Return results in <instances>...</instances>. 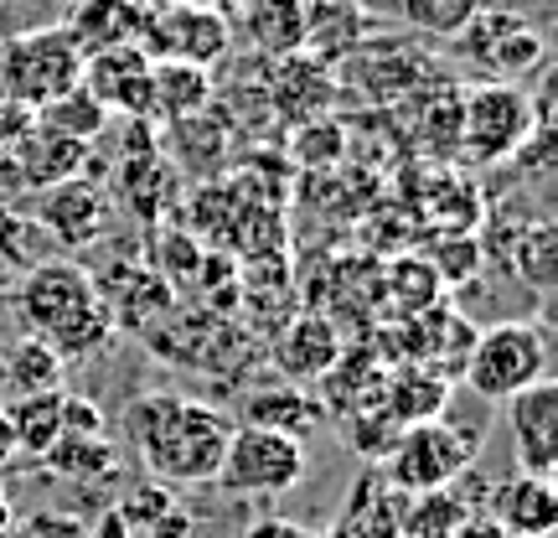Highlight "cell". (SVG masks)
Listing matches in <instances>:
<instances>
[{"label": "cell", "mask_w": 558, "mask_h": 538, "mask_svg": "<svg viewBox=\"0 0 558 538\" xmlns=\"http://www.w3.org/2000/svg\"><path fill=\"white\" fill-rule=\"evenodd\" d=\"M0 415H5L11 435H16V451L41 456V451L58 440L62 394H26V399H5V404H0Z\"/></svg>", "instance_id": "4316f807"}, {"label": "cell", "mask_w": 558, "mask_h": 538, "mask_svg": "<svg viewBox=\"0 0 558 538\" xmlns=\"http://www.w3.org/2000/svg\"><path fill=\"white\" fill-rule=\"evenodd\" d=\"M471 456H476L471 435H460L450 419H418V425H403L399 435L388 440L378 477L388 492L424 498L439 487H456L471 471Z\"/></svg>", "instance_id": "277c9868"}, {"label": "cell", "mask_w": 558, "mask_h": 538, "mask_svg": "<svg viewBox=\"0 0 558 538\" xmlns=\"http://www.w3.org/2000/svg\"><path fill=\"white\" fill-rule=\"evenodd\" d=\"M68 5H73V0H68Z\"/></svg>", "instance_id": "60d3db41"}, {"label": "cell", "mask_w": 558, "mask_h": 538, "mask_svg": "<svg viewBox=\"0 0 558 538\" xmlns=\"http://www.w3.org/2000/svg\"><path fill=\"white\" fill-rule=\"evenodd\" d=\"M341 332L337 321H326L320 311H300L295 321H284L275 332V347H269V358H275L279 379L284 383H320L331 368L341 362Z\"/></svg>", "instance_id": "7c38bea8"}, {"label": "cell", "mask_w": 558, "mask_h": 538, "mask_svg": "<svg viewBox=\"0 0 558 538\" xmlns=\"http://www.w3.org/2000/svg\"><path fill=\"white\" fill-rule=\"evenodd\" d=\"M316 538H399V507H393V492L383 487V477H362L357 498L341 507V518Z\"/></svg>", "instance_id": "cb8c5ba5"}, {"label": "cell", "mask_w": 558, "mask_h": 538, "mask_svg": "<svg viewBox=\"0 0 558 538\" xmlns=\"http://www.w3.org/2000/svg\"><path fill=\"white\" fill-rule=\"evenodd\" d=\"M445 399H450V383H445V373L424 368V362L399 368V373H388V379H383V409L393 415V425H399V430H403V425H418V419H439Z\"/></svg>", "instance_id": "7402d4cb"}, {"label": "cell", "mask_w": 558, "mask_h": 538, "mask_svg": "<svg viewBox=\"0 0 558 538\" xmlns=\"http://www.w3.org/2000/svg\"><path fill=\"white\" fill-rule=\"evenodd\" d=\"M295 156H300V160H326V156H341V124H331V120L295 124Z\"/></svg>", "instance_id": "1f68e13d"}, {"label": "cell", "mask_w": 558, "mask_h": 538, "mask_svg": "<svg viewBox=\"0 0 558 538\" xmlns=\"http://www.w3.org/2000/svg\"><path fill=\"white\" fill-rule=\"evenodd\" d=\"M32 124H37V130H47V135L73 140V145H94V140L104 135L109 115H104V104L78 83V88H68L62 99L41 104L37 115H32Z\"/></svg>", "instance_id": "d4e9b609"}, {"label": "cell", "mask_w": 558, "mask_h": 538, "mask_svg": "<svg viewBox=\"0 0 558 538\" xmlns=\"http://www.w3.org/2000/svg\"><path fill=\"white\" fill-rule=\"evenodd\" d=\"M269 79H275L269 83V104H275L279 120H290V124L320 120V115L331 109V99H337V73H331L326 62H316L311 52L279 58Z\"/></svg>", "instance_id": "9a60e30c"}, {"label": "cell", "mask_w": 558, "mask_h": 538, "mask_svg": "<svg viewBox=\"0 0 558 538\" xmlns=\"http://www.w3.org/2000/svg\"><path fill=\"white\" fill-rule=\"evenodd\" d=\"M320 409L305 388L295 383H284V388H264V394H248L243 404V425H254V430H275V435H290V440H305L311 430L320 425Z\"/></svg>", "instance_id": "603a6c76"}, {"label": "cell", "mask_w": 558, "mask_h": 538, "mask_svg": "<svg viewBox=\"0 0 558 538\" xmlns=\"http://www.w3.org/2000/svg\"><path fill=\"white\" fill-rule=\"evenodd\" d=\"M228 21H233V41H248V47L269 62L305 52L300 0H248V5H239Z\"/></svg>", "instance_id": "e0dca14e"}, {"label": "cell", "mask_w": 558, "mask_h": 538, "mask_svg": "<svg viewBox=\"0 0 558 538\" xmlns=\"http://www.w3.org/2000/svg\"><path fill=\"white\" fill-rule=\"evenodd\" d=\"M471 518L476 513L450 487H439V492H424L409 502V513H399V538H460V528Z\"/></svg>", "instance_id": "83f0119b"}, {"label": "cell", "mask_w": 558, "mask_h": 538, "mask_svg": "<svg viewBox=\"0 0 558 538\" xmlns=\"http://www.w3.org/2000/svg\"><path fill=\"white\" fill-rule=\"evenodd\" d=\"M403 21L414 32H429V37H456L465 21L481 11V0H399Z\"/></svg>", "instance_id": "4dcf8cb0"}, {"label": "cell", "mask_w": 558, "mask_h": 538, "mask_svg": "<svg viewBox=\"0 0 558 538\" xmlns=\"http://www.w3.org/2000/svg\"><path fill=\"white\" fill-rule=\"evenodd\" d=\"M243 538H316V534H311L305 523H295V518H259Z\"/></svg>", "instance_id": "836d02e7"}, {"label": "cell", "mask_w": 558, "mask_h": 538, "mask_svg": "<svg viewBox=\"0 0 558 538\" xmlns=\"http://www.w3.org/2000/svg\"><path fill=\"white\" fill-rule=\"evenodd\" d=\"M456 37H460V52L476 58L497 83H522L543 62V52H548L538 32L518 11H501V5H481Z\"/></svg>", "instance_id": "9c48e42d"}, {"label": "cell", "mask_w": 558, "mask_h": 538, "mask_svg": "<svg viewBox=\"0 0 558 538\" xmlns=\"http://www.w3.org/2000/svg\"><path fill=\"white\" fill-rule=\"evenodd\" d=\"M218 11H239V5H248V0H213Z\"/></svg>", "instance_id": "f35d334b"}, {"label": "cell", "mask_w": 558, "mask_h": 538, "mask_svg": "<svg viewBox=\"0 0 558 538\" xmlns=\"http://www.w3.org/2000/svg\"><path fill=\"white\" fill-rule=\"evenodd\" d=\"M507 430L518 445V471L533 477H554L558 466V383L538 379L507 399Z\"/></svg>", "instance_id": "8fae6325"}, {"label": "cell", "mask_w": 558, "mask_h": 538, "mask_svg": "<svg viewBox=\"0 0 558 538\" xmlns=\"http://www.w3.org/2000/svg\"><path fill=\"white\" fill-rule=\"evenodd\" d=\"M150 73H156V62L145 58L140 47H109V52L83 58L78 83L104 104V115L150 124Z\"/></svg>", "instance_id": "30bf717a"}, {"label": "cell", "mask_w": 558, "mask_h": 538, "mask_svg": "<svg viewBox=\"0 0 558 538\" xmlns=\"http://www.w3.org/2000/svg\"><path fill=\"white\" fill-rule=\"evenodd\" d=\"M460 538H512V534H507V528H497V523H492V518H471V523H465V528H460Z\"/></svg>", "instance_id": "e575fe53"}, {"label": "cell", "mask_w": 558, "mask_h": 538, "mask_svg": "<svg viewBox=\"0 0 558 538\" xmlns=\"http://www.w3.org/2000/svg\"><path fill=\"white\" fill-rule=\"evenodd\" d=\"M388 285H399V290H388V306L399 311V321H414V316H424V311H435V300H439L435 260H399L393 275H388Z\"/></svg>", "instance_id": "f546056e"}, {"label": "cell", "mask_w": 558, "mask_h": 538, "mask_svg": "<svg viewBox=\"0 0 558 538\" xmlns=\"http://www.w3.org/2000/svg\"><path fill=\"white\" fill-rule=\"evenodd\" d=\"M213 104V68L192 62H156L150 73V124H186Z\"/></svg>", "instance_id": "d6986e66"}, {"label": "cell", "mask_w": 558, "mask_h": 538, "mask_svg": "<svg viewBox=\"0 0 558 538\" xmlns=\"http://www.w3.org/2000/svg\"><path fill=\"white\" fill-rule=\"evenodd\" d=\"M465 383L486 404H507L512 394L548 379V337L538 321H497L465 347Z\"/></svg>", "instance_id": "5b68a950"}, {"label": "cell", "mask_w": 558, "mask_h": 538, "mask_svg": "<svg viewBox=\"0 0 558 538\" xmlns=\"http://www.w3.org/2000/svg\"><path fill=\"white\" fill-rule=\"evenodd\" d=\"M486 518L507 528L512 538H548L558 528V492L554 477H533V471H512L492 487Z\"/></svg>", "instance_id": "5bb4252c"}, {"label": "cell", "mask_w": 558, "mask_h": 538, "mask_svg": "<svg viewBox=\"0 0 558 538\" xmlns=\"http://www.w3.org/2000/svg\"><path fill=\"white\" fill-rule=\"evenodd\" d=\"M145 11H156V5H171V0H140ZM197 5H213V0H197Z\"/></svg>", "instance_id": "74e56055"}, {"label": "cell", "mask_w": 558, "mask_h": 538, "mask_svg": "<svg viewBox=\"0 0 558 538\" xmlns=\"http://www.w3.org/2000/svg\"><path fill=\"white\" fill-rule=\"evenodd\" d=\"M124 435L160 481L207 487V481H218L233 425L213 404L186 399V394H145L124 409Z\"/></svg>", "instance_id": "6da1fadb"}, {"label": "cell", "mask_w": 558, "mask_h": 538, "mask_svg": "<svg viewBox=\"0 0 558 538\" xmlns=\"http://www.w3.org/2000/svg\"><path fill=\"white\" fill-rule=\"evenodd\" d=\"M83 79V52L68 26H32L0 47V104L37 115L41 104L62 99Z\"/></svg>", "instance_id": "3957f363"}, {"label": "cell", "mask_w": 558, "mask_h": 538, "mask_svg": "<svg viewBox=\"0 0 558 538\" xmlns=\"http://www.w3.org/2000/svg\"><path fill=\"white\" fill-rule=\"evenodd\" d=\"M233 47V21L218 5H197V0H171L145 11V32H140V52L150 62H192V68H213L228 58Z\"/></svg>", "instance_id": "ba28073f"}, {"label": "cell", "mask_w": 558, "mask_h": 538, "mask_svg": "<svg viewBox=\"0 0 558 538\" xmlns=\"http://www.w3.org/2000/svg\"><path fill=\"white\" fill-rule=\"evenodd\" d=\"M120 198H124V207H130L135 218H156L160 207H166V198H171V166H166V160H156V156L124 160Z\"/></svg>", "instance_id": "f1b7e54d"}, {"label": "cell", "mask_w": 558, "mask_h": 538, "mask_svg": "<svg viewBox=\"0 0 558 538\" xmlns=\"http://www.w3.org/2000/svg\"><path fill=\"white\" fill-rule=\"evenodd\" d=\"M16 166H26L21 177H26V187H58V181L78 177L83 166H88V145H73V140L62 135H47V130H37V124H26L16 135Z\"/></svg>", "instance_id": "44dd1931"}, {"label": "cell", "mask_w": 558, "mask_h": 538, "mask_svg": "<svg viewBox=\"0 0 558 538\" xmlns=\"http://www.w3.org/2000/svg\"><path fill=\"white\" fill-rule=\"evenodd\" d=\"M305 440L275 435V430H254V425H233L228 451L218 466V487L228 498L259 502V498H284L305 481Z\"/></svg>", "instance_id": "8992f818"}, {"label": "cell", "mask_w": 558, "mask_h": 538, "mask_svg": "<svg viewBox=\"0 0 558 538\" xmlns=\"http://www.w3.org/2000/svg\"><path fill=\"white\" fill-rule=\"evenodd\" d=\"M300 16H305V52L326 68H337L367 37L362 0H300Z\"/></svg>", "instance_id": "ac0fdd59"}, {"label": "cell", "mask_w": 558, "mask_h": 538, "mask_svg": "<svg viewBox=\"0 0 558 538\" xmlns=\"http://www.w3.org/2000/svg\"><path fill=\"white\" fill-rule=\"evenodd\" d=\"M11 528H16V507H11L5 487H0V538H11Z\"/></svg>", "instance_id": "8d00e7d4"}, {"label": "cell", "mask_w": 558, "mask_h": 538, "mask_svg": "<svg viewBox=\"0 0 558 538\" xmlns=\"http://www.w3.org/2000/svg\"><path fill=\"white\" fill-rule=\"evenodd\" d=\"M41 461L58 471V477H73V481H99L114 471V440L104 430H88V435H58Z\"/></svg>", "instance_id": "484cf974"}, {"label": "cell", "mask_w": 558, "mask_h": 538, "mask_svg": "<svg viewBox=\"0 0 558 538\" xmlns=\"http://www.w3.org/2000/svg\"><path fill=\"white\" fill-rule=\"evenodd\" d=\"M0 5H5V0H0Z\"/></svg>", "instance_id": "ab89813d"}, {"label": "cell", "mask_w": 558, "mask_h": 538, "mask_svg": "<svg viewBox=\"0 0 558 538\" xmlns=\"http://www.w3.org/2000/svg\"><path fill=\"white\" fill-rule=\"evenodd\" d=\"M16 311L26 321V332L47 342L62 362L94 358L114 337V311L104 300L99 279L68 260H47L21 279Z\"/></svg>", "instance_id": "7a4b0ae2"}, {"label": "cell", "mask_w": 558, "mask_h": 538, "mask_svg": "<svg viewBox=\"0 0 558 538\" xmlns=\"http://www.w3.org/2000/svg\"><path fill=\"white\" fill-rule=\"evenodd\" d=\"M62 373L68 362L47 347L41 337H21L5 358H0V404L26 399V394H62Z\"/></svg>", "instance_id": "ffe728a7"}, {"label": "cell", "mask_w": 558, "mask_h": 538, "mask_svg": "<svg viewBox=\"0 0 558 538\" xmlns=\"http://www.w3.org/2000/svg\"><path fill=\"white\" fill-rule=\"evenodd\" d=\"M21 451H16V435H11V425H5V415H0V466L5 461H16Z\"/></svg>", "instance_id": "d590c367"}, {"label": "cell", "mask_w": 558, "mask_h": 538, "mask_svg": "<svg viewBox=\"0 0 558 538\" xmlns=\"http://www.w3.org/2000/svg\"><path fill=\"white\" fill-rule=\"evenodd\" d=\"M11 538H88V528H83L78 518H68V513H32V518H16V528H11Z\"/></svg>", "instance_id": "d6a6232c"}, {"label": "cell", "mask_w": 558, "mask_h": 538, "mask_svg": "<svg viewBox=\"0 0 558 538\" xmlns=\"http://www.w3.org/2000/svg\"><path fill=\"white\" fill-rule=\"evenodd\" d=\"M37 223L62 243V249H83V243H94L104 234L109 202H104V192L94 181L68 177V181H58V187H41Z\"/></svg>", "instance_id": "4fadbf2b"}, {"label": "cell", "mask_w": 558, "mask_h": 538, "mask_svg": "<svg viewBox=\"0 0 558 538\" xmlns=\"http://www.w3.org/2000/svg\"><path fill=\"white\" fill-rule=\"evenodd\" d=\"M62 26H68V37L78 41L83 58L109 52V47H140L145 5L140 0H73Z\"/></svg>", "instance_id": "2e32d148"}, {"label": "cell", "mask_w": 558, "mask_h": 538, "mask_svg": "<svg viewBox=\"0 0 558 538\" xmlns=\"http://www.w3.org/2000/svg\"><path fill=\"white\" fill-rule=\"evenodd\" d=\"M533 130H538V109H533V99L522 94L518 83H481V88L460 94L456 140L476 166L512 160L533 140Z\"/></svg>", "instance_id": "52a82bcc"}]
</instances>
